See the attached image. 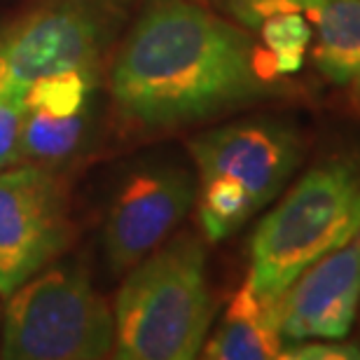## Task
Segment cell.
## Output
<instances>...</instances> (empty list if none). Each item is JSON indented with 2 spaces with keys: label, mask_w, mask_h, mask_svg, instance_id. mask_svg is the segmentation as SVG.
<instances>
[{
  "label": "cell",
  "mask_w": 360,
  "mask_h": 360,
  "mask_svg": "<svg viewBox=\"0 0 360 360\" xmlns=\"http://www.w3.org/2000/svg\"><path fill=\"white\" fill-rule=\"evenodd\" d=\"M26 120V94L0 73V171L21 160V134Z\"/></svg>",
  "instance_id": "5bb4252c"
},
{
  "label": "cell",
  "mask_w": 360,
  "mask_h": 360,
  "mask_svg": "<svg viewBox=\"0 0 360 360\" xmlns=\"http://www.w3.org/2000/svg\"><path fill=\"white\" fill-rule=\"evenodd\" d=\"M115 349V316L103 295L73 267L35 274L10 295L0 358L96 360Z\"/></svg>",
  "instance_id": "277c9868"
},
{
  "label": "cell",
  "mask_w": 360,
  "mask_h": 360,
  "mask_svg": "<svg viewBox=\"0 0 360 360\" xmlns=\"http://www.w3.org/2000/svg\"><path fill=\"white\" fill-rule=\"evenodd\" d=\"M112 316L117 358H197L213 321L204 243L194 236H178L134 264L117 292Z\"/></svg>",
  "instance_id": "7a4b0ae2"
},
{
  "label": "cell",
  "mask_w": 360,
  "mask_h": 360,
  "mask_svg": "<svg viewBox=\"0 0 360 360\" xmlns=\"http://www.w3.org/2000/svg\"><path fill=\"white\" fill-rule=\"evenodd\" d=\"M103 45V24L84 0H56L0 35V73L19 91L70 73L91 75Z\"/></svg>",
  "instance_id": "52a82bcc"
},
{
  "label": "cell",
  "mask_w": 360,
  "mask_h": 360,
  "mask_svg": "<svg viewBox=\"0 0 360 360\" xmlns=\"http://www.w3.org/2000/svg\"><path fill=\"white\" fill-rule=\"evenodd\" d=\"M197 201V183L185 167L157 164L136 171L120 190L103 227L108 267L124 274L150 255L183 222Z\"/></svg>",
  "instance_id": "ba28073f"
},
{
  "label": "cell",
  "mask_w": 360,
  "mask_h": 360,
  "mask_svg": "<svg viewBox=\"0 0 360 360\" xmlns=\"http://www.w3.org/2000/svg\"><path fill=\"white\" fill-rule=\"evenodd\" d=\"M199 183L232 187L257 213L278 197L302 162V136L281 120H246L190 141Z\"/></svg>",
  "instance_id": "8992f818"
},
{
  "label": "cell",
  "mask_w": 360,
  "mask_h": 360,
  "mask_svg": "<svg viewBox=\"0 0 360 360\" xmlns=\"http://www.w3.org/2000/svg\"><path fill=\"white\" fill-rule=\"evenodd\" d=\"M276 63L241 28L192 0H153L110 75L117 110L146 129L213 120L271 94Z\"/></svg>",
  "instance_id": "6da1fadb"
},
{
  "label": "cell",
  "mask_w": 360,
  "mask_h": 360,
  "mask_svg": "<svg viewBox=\"0 0 360 360\" xmlns=\"http://www.w3.org/2000/svg\"><path fill=\"white\" fill-rule=\"evenodd\" d=\"M311 21L314 63L335 87L360 91V0H290Z\"/></svg>",
  "instance_id": "8fae6325"
},
{
  "label": "cell",
  "mask_w": 360,
  "mask_h": 360,
  "mask_svg": "<svg viewBox=\"0 0 360 360\" xmlns=\"http://www.w3.org/2000/svg\"><path fill=\"white\" fill-rule=\"evenodd\" d=\"M61 180L45 167L0 171V295L10 297L68 246Z\"/></svg>",
  "instance_id": "5b68a950"
},
{
  "label": "cell",
  "mask_w": 360,
  "mask_h": 360,
  "mask_svg": "<svg viewBox=\"0 0 360 360\" xmlns=\"http://www.w3.org/2000/svg\"><path fill=\"white\" fill-rule=\"evenodd\" d=\"M290 3V0H288ZM262 40L267 45L269 54L274 56L278 75H292L302 70L304 54L309 42L314 38V28L300 10H295L292 3L278 12L267 14L260 24Z\"/></svg>",
  "instance_id": "4fadbf2b"
},
{
  "label": "cell",
  "mask_w": 360,
  "mask_h": 360,
  "mask_svg": "<svg viewBox=\"0 0 360 360\" xmlns=\"http://www.w3.org/2000/svg\"><path fill=\"white\" fill-rule=\"evenodd\" d=\"M281 358L288 360H356L360 358L358 344H349L344 340H309L283 344Z\"/></svg>",
  "instance_id": "9a60e30c"
},
{
  "label": "cell",
  "mask_w": 360,
  "mask_h": 360,
  "mask_svg": "<svg viewBox=\"0 0 360 360\" xmlns=\"http://www.w3.org/2000/svg\"><path fill=\"white\" fill-rule=\"evenodd\" d=\"M281 349L278 297H264L246 283L201 351L213 360H269L281 358Z\"/></svg>",
  "instance_id": "30bf717a"
},
{
  "label": "cell",
  "mask_w": 360,
  "mask_h": 360,
  "mask_svg": "<svg viewBox=\"0 0 360 360\" xmlns=\"http://www.w3.org/2000/svg\"><path fill=\"white\" fill-rule=\"evenodd\" d=\"M82 124V110L63 112L26 103L24 134H21V160L54 162L66 157L80 143Z\"/></svg>",
  "instance_id": "7c38bea8"
},
{
  "label": "cell",
  "mask_w": 360,
  "mask_h": 360,
  "mask_svg": "<svg viewBox=\"0 0 360 360\" xmlns=\"http://www.w3.org/2000/svg\"><path fill=\"white\" fill-rule=\"evenodd\" d=\"M358 234L360 164L335 157L309 169L257 225L246 283L264 297H281L307 267Z\"/></svg>",
  "instance_id": "3957f363"
},
{
  "label": "cell",
  "mask_w": 360,
  "mask_h": 360,
  "mask_svg": "<svg viewBox=\"0 0 360 360\" xmlns=\"http://www.w3.org/2000/svg\"><path fill=\"white\" fill-rule=\"evenodd\" d=\"M360 302V234L307 267L278 297L283 344L344 340Z\"/></svg>",
  "instance_id": "9c48e42d"
}]
</instances>
